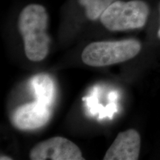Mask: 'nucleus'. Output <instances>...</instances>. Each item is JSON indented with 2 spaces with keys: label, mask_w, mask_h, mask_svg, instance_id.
<instances>
[{
  "label": "nucleus",
  "mask_w": 160,
  "mask_h": 160,
  "mask_svg": "<svg viewBox=\"0 0 160 160\" xmlns=\"http://www.w3.org/2000/svg\"><path fill=\"white\" fill-rule=\"evenodd\" d=\"M32 160H83L79 147L61 137L51 138L34 146L30 152Z\"/></svg>",
  "instance_id": "4"
},
{
  "label": "nucleus",
  "mask_w": 160,
  "mask_h": 160,
  "mask_svg": "<svg viewBox=\"0 0 160 160\" xmlns=\"http://www.w3.org/2000/svg\"><path fill=\"white\" fill-rule=\"evenodd\" d=\"M149 6L142 0H116L103 12L99 19L111 31L139 29L147 22Z\"/></svg>",
  "instance_id": "2"
},
{
  "label": "nucleus",
  "mask_w": 160,
  "mask_h": 160,
  "mask_svg": "<svg viewBox=\"0 0 160 160\" xmlns=\"http://www.w3.org/2000/svg\"><path fill=\"white\" fill-rule=\"evenodd\" d=\"M48 22L47 10L40 4H28L20 12L18 28L23 38L26 57L31 61H42L48 53Z\"/></svg>",
  "instance_id": "1"
},
{
  "label": "nucleus",
  "mask_w": 160,
  "mask_h": 160,
  "mask_svg": "<svg viewBox=\"0 0 160 160\" xmlns=\"http://www.w3.org/2000/svg\"><path fill=\"white\" fill-rule=\"evenodd\" d=\"M140 51L141 43L136 39L96 42L84 49L82 59L89 66L103 67L128 61Z\"/></svg>",
  "instance_id": "3"
},
{
  "label": "nucleus",
  "mask_w": 160,
  "mask_h": 160,
  "mask_svg": "<svg viewBox=\"0 0 160 160\" xmlns=\"http://www.w3.org/2000/svg\"><path fill=\"white\" fill-rule=\"evenodd\" d=\"M0 159L1 160H11L12 159L11 157H5V156H1V158H0Z\"/></svg>",
  "instance_id": "9"
},
{
  "label": "nucleus",
  "mask_w": 160,
  "mask_h": 160,
  "mask_svg": "<svg viewBox=\"0 0 160 160\" xmlns=\"http://www.w3.org/2000/svg\"><path fill=\"white\" fill-rule=\"evenodd\" d=\"M159 11H160V9H159ZM157 35H158V37H159V39H160V27H159V31H158V33H157Z\"/></svg>",
  "instance_id": "10"
},
{
  "label": "nucleus",
  "mask_w": 160,
  "mask_h": 160,
  "mask_svg": "<svg viewBox=\"0 0 160 160\" xmlns=\"http://www.w3.org/2000/svg\"><path fill=\"white\" fill-rule=\"evenodd\" d=\"M31 84L37 101L50 106L54 97V83L51 77L45 73L37 74L32 78Z\"/></svg>",
  "instance_id": "7"
},
{
  "label": "nucleus",
  "mask_w": 160,
  "mask_h": 160,
  "mask_svg": "<svg viewBox=\"0 0 160 160\" xmlns=\"http://www.w3.org/2000/svg\"><path fill=\"white\" fill-rule=\"evenodd\" d=\"M49 106L36 101L25 104L16 110L12 117L14 126L21 130H35L42 127L49 121Z\"/></svg>",
  "instance_id": "5"
},
{
  "label": "nucleus",
  "mask_w": 160,
  "mask_h": 160,
  "mask_svg": "<svg viewBox=\"0 0 160 160\" xmlns=\"http://www.w3.org/2000/svg\"><path fill=\"white\" fill-rule=\"evenodd\" d=\"M139 133L133 129L119 133L106 152L105 160H137L139 157Z\"/></svg>",
  "instance_id": "6"
},
{
  "label": "nucleus",
  "mask_w": 160,
  "mask_h": 160,
  "mask_svg": "<svg viewBox=\"0 0 160 160\" xmlns=\"http://www.w3.org/2000/svg\"><path fill=\"white\" fill-rule=\"evenodd\" d=\"M83 8L85 17L91 21L99 19L103 12L116 0H77Z\"/></svg>",
  "instance_id": "8"
}]
</instances>
